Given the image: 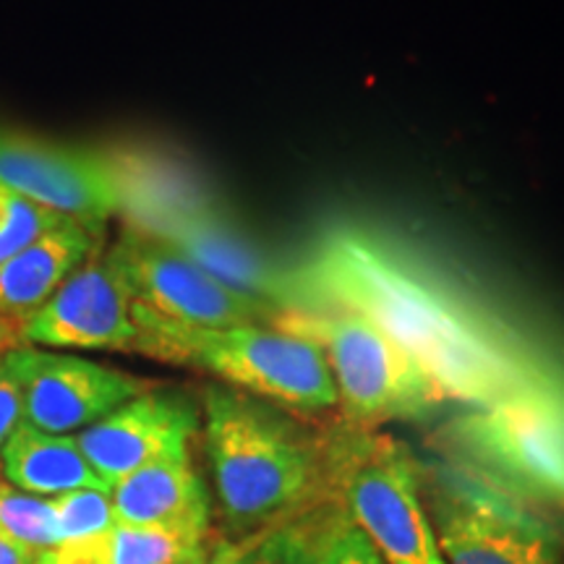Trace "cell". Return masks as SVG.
Returning <instances> with one entry per match:
<instances>
[{"label": "cell", "instance_id": "obj_14", "mask_svg": "<svg viewBox=\"0 0 564 564\" xmlns=\"http://www.w3.org/2000/svg\"><path fill=\"white\" fill-rule=\"evenodd\" d=\"M100 236L82 225L61 220L0 264V314L24 322L51 295L100 251Z\"/></svg>", "mask_w": 564, "mask_h": 564}, {"label": "cell", "instance_id": "obj_8", "mask_svg": "<svg viewBox=\"0 0 564 564\" xmlns=\"http://www.w3.org/2000/svg\"><path fill=\"white\" fill-rule=\"evenodd\" d=\"M0 181L40 207L102 238L123 207L116 160L87 147L0 123Z\"/></svg>", "mask_w": 564, "mask_h": 564}, {"label": "cell", "instance_id": "obj_2", "mask_svg": "<svg viewBox=\"0 0 564 564\" xmlns=\"http://www.w3.org/2000/svg\"><path fill=\"white\" fill-rule=\"evenodd\" d=\"M202 434L217 502L236 533L291 523L329 494L327 444L267 400L209 384Z\"/></svg>", "mask_w": 564, "mask_h": 564}, {"label": "cell", "instance_id": "obj_4", "mask_svg": "<svg viewBox=\"0 0 564 564\" xmlns=\"http://www.w3.org/2000/svg\"><path fill=\"white\" fill-rule=\"evenodd\" d=\"M278 324L319 345L345 426L377 432L392 421L426 419L447 403L432 377L361 314L312 306L285 312Z\"/></svg>", "mask_w": 564, "mask_h": 564}, {"label": "cell", "instance_id": "obj_15", "mask_svg": "<svg viewBox=\"0 0 564 564\" xmlns=\"http://www.w3.org/2000/svg\"><path fill=\"white\" fill-rule=\"evenodd\" d=\"M6 481L37 497H58L76 489H108L84 457L76 434H47L21 423L0 449Z\"/></svg>", "mask_w": 564, "mask_h": 564}, {"label": "cell", "instance_id": "obj_19", "mask_svg": "<svg viewBox=\"0 0 564 564\" xmlns=\"http://www.w3.org/2000/svg\"><path fill=\"white\" fill-rule=\"evenodd\" d=\"M319 564H387L371 541L340 510L308 520Z\"/></svg>", "mask_w": 564, "mask_h": 564}, {"label": "cell", "instance_id": "obj_27", "mask_svg": "<svg viewBox=\"0 0 564 564\" xmlns=\"http://www.w3.org/2000/svg\"><path fill=\"white\" fill-rule=\"evenodd\" d=\"M204 562H207V560H204ZM204 562H196V564H204Z\"/></svg>", "mask_w": 564, "mask_h": 564}, {"label": "cell", "instance_id": "obj_23", "mask_svg": "<svg viewBox=\"0 0 564 564\" xmlns=\"http://www.w3.org/2000/svg\"><path fill=\"white\" fill-rule=\"evenodd\" d=\"M253 541H225L209 549L207 562L204 564H251Z\"/></svg>", "mask_w": 564, "mask_h": 564}, {"label": "cell", "instance_id": "obj_6", "mask_svg": "<svg viewBox=\"0 0 564 564\" xmlns=\"http://www.w3.org/2000/svg\"><path fill=\"white\" fill-rule=\"evenodd\" d=\"M447 442L499 489L564 505V382L554 373L491 405L468 408L447 426Z\"/></svg>", "mask_w": 564, "mask_h": 564}, {"label": "cell", "instance_id": "obj_22", "mask_svg": "<svg viewBox=\"0 0 564 564\" xmlns=\"http://www.w3.org/2000/svg\"><path fill=\"white\" fill-rule=\"evenodd\" d=\"M24 421V387L9 358L3 356L0 358V449Z\"/></svg>", "mask_w": 564, "mask_h": 564}, {"label": "cell", "instance_id": "obj_21", "mask_svg": "<svg viewBox=\"0 0 564 564\" xmlns=\"http://www.w3.org/2000/svg\"><path fill=\"white\" fill-rule=\"evenodd\" d=\"M251 564H319L308 520H291L259 533L253 541Z\"/></svg>", "mask_w": 564, "mask_h": 564}, {"label": "cell", "instance_id": "obj_12", "mask_svg": "<svg viewBox=\"0 0 564 564\" xmlns=\"http://www.w3.org/2000/svg\"><path fill=\"white\" fill-rule=\"evenodd\" d=\"M199 426L202 408L186 392L150 387L76 434V442L91 470L112 489L147 465L192 457Z\"/></svg>", "mask_w": 564, "mask_h": 564}, {"label": "cell", "instance_id": "obj_9", "mask_svg": "<svg viewBox=\"0 0 564 564\" xmlns=\"http://www.w3.org/2000/svg\"><path fill=\"white\" fill-rule=\"evenodd\" d=\"M432 525L447 564H560L549 528L478 474L449 476Z\"/></svg>", "mask_w": 564, "mask_h": 564}, {"label": "cell", "instance_id": "obj_7", "mask_svg": "<svg viewBox=\"0 0 564 564\" xmlns=\"http://www.w3.org/2000/svg\"><path fill=\"white\" fill-rule=\"evenodd\" d=\"M108 251L129 285L137 319L188 329L278 324L280 319L274 308L232 291L192 257L150 232L129 228Z\"/></svg>", "mask_w": 564, "mask_h": 564}, {"label": "cell", "instance_id": "obj_5", "mask_svg": "<svg viewBox=\"0 0 564 564\" xmlns=\"http://www.w3.org/2000/svg\"><path fill=\"white\" fill-rule=\"evenodd\" d=\"M327 484L387 564H447L421 497L419 465L390 434L345 426L327 442Z\"/></svg>", "mask_w": 564, "mask_h": 564}, {"label": "cell", "instance_id": "obj_16", "mask_svg": "<svg viewBox=\"0 0 564 564\" xmlns=\"http://www.w3.org/2000/svg\"><path fill=\"white\" fill-rule=\"evenodd\" d=\"M207 554V539L116 523L105 533L61 544L42 556L51 564H196Z\"/></svg>", "mask_w": 564, "mask_h": 564}, {"label": "cell", "instance_id": "obj_20", "mask_svg": "<svg viewBox=\"0 0 564 564\" xmlns=\"http://www.w3.org/2000/svg\"><path fill=\"white\" fill-rule=\"evenodd\" d=\"M61 220L66 217L24 199L0 181V264L9 262L13 253L30 246L45 230L55 228Z\"/></svg>", "mask_w": 564, "mask_h": 564}, {"label": "cell", "instance_id": "obj_24", "mask_svg": "<svg viewBox=\"0 0 564 564\" xmlns=\"http://www.w3.org/2000/svg\"><path fill=\"white\" fill-rule=\"evenodd\" d=\"M19 324L21 322L9 319V316L0 314V358H3L11 348H19V345H24V343H21V327H19Z\"/></svg>", "mask_w": 564, "mask_h": 564}, {"label": "cell", "instance_id": "obj_13", "mask_svg": "<svg viewBox=\"0 0 564 564\" xmlns=\"http://www.w3.org/2000/svg\"><path fill=\"white\" fill-rule=\"evenodd\" d=\"M116 523L209 539L212 497L192 457L133 470L110 489Z\"/></svg>", "mask_w": 564, "mask_h": 564}, {"label": "cell", "instance_id": "obj_1", "mask_svg": "<svg viewBox=\"0 0 564 564\" xmlns=\"http://www.w3.org/2000/svg\"><path fill=\"white\" fill-rule=\"evenodd\" d=\"M303 308H348L377 324L465 408L491 405L552 377L505 329L364 236L327 238L299 272Z\"/></svg>", "mask_w": 564, "mask_h": 564}, {"label": "cell", "instance_id": "obj_11", "mask_svg": "<svg viewBox=\"0 0 564 564\" xmlns=\"http://www.w3.org/2000/svg\"><path fill=\"white\" fill-rule=\"evenodd\" d=\"M24 387L26 423L47 434H79L154 387L70 352L19 345L6 352Z\"/></svg>", "mask_w": 564, "mask_h": 564}, {"label": "cell", "instance_id": "obj_17", "mask_svg": "<svg viewBox=\"0 0 564 564\" xmlns=\"http://www.w3.org/2000/svg\"><path fill=\"white\" fill-rule=\"evenodd\" d=\"M0 539L30 549L34 554L61 546L58 520L51 499L0 481Z\"/></svg>", "mask_w": 564, "mask_h": 564}, {"label": "cell", "instance_id": "obj_26", "mask_svg": "<svg viewBox=\"0 0 564 564\" xmlns=\"http://www.w3.org/2000/svg\"><path fill=\"white\" fill-rule=\"evenodd\" d=\"M37 564H51V562H47V560H45V556H42V554H40V556H37Z\"/></svg>", "mask_w": 564, "mask_h": 564}, {"label": "cell", "instance_id": "obj_18", "mask_svg": "<svg viewBox=\"0 0 564 564\" xmlns=\"http://www.w3.org/2000/svg\"><path fill=\"white\" fill-rule=\"evenodd\" d=\"M61 544L84 541L116 525L110 489H76L51 497Z\"/></svg>", "mask_w": 564, "mask_h": 564}, {"label": "cell", "instance_id": "obj_10", "mask_svg": "<svg viewBox=\"0 0 564 564\" xmlns=\"http://www.w3.org/2000/svg\"><path fill=\"white\" fill-rule=\"evenodd\" d=\"M19 327L34 348L137 352L139 345L131 291L110 251L91 253Z\"/></svg>", "mask_w": 564, "mask_h": 564}, {"label": "cell", "instance_id": "obj_3", "mask_svg": "<svg viewBox=\"0 0 564 564\" xmlns=\"http://www.w3.org/2000/svg\"><path fill=\"white\" fill-rule=\"evenodd\" d=\"M137 352L154 361L192 366L217 382L295 413L337 408V392L319 345L280 324L220 329L171 327L137 319Z\"/></svg>", "mask_w": 564, "mask_h": 564}, {"label": "cell", "instance_id": "obj_25", "mask_svg": "<svg viewBox=\"0 0 564 564\" xmlns=\"http://www.w3.org/2000/svg\"><path fill=\"white\" fill-rule=\"evenodd\" d=\"M37 556L30 549L0 539V564H37Z\"/></svg>", "mask_w": 564, "mask_h": 564}]
</instances>
